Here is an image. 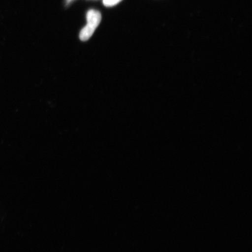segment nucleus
Returning <instances> with one entry per match:
<instances>
[{"mask_svg":"<svg viewBox=\"0 0 252 252\" xmlns=\"http://www.w3.org/2000/svg\"><path fill=\"white\" fill-rule=\"evenodd\" d=\"M67 1H68V2H70V1H72V0H67Z\"/></svg>","mask_w":252,"mask_h":252,"instance_id":"3","label":"nucleus"},{"mask_svg":"<svg viewBox=\"0 0 252 252\" xmlns=\"http://www.w3.org/2000/svg\"><path fill=\"white\" fill-rule=\"evenodd\" d=\"M102 20L101 14L98 11L91 9L87 14V25L80 34V38L82 41H86L90 38L99 26Z\"/></svg>","mask_w":252,"mask_h":252,"instance_id":"1","label":"nucleus"},{"mask_svg":"<svg viewBox=\"0 0 252 252\" xmlns=\"http://www.w3.org/2000/svg\"><path fill=\"white\" fill-rule=\"evenodd\" d=\"M122 0H103V4L106 7H113L121 2Z\"/></svg>","mask_w":252,"mask_h":252,"instance_id":"2","label":"nucleus"}]
</instances>
